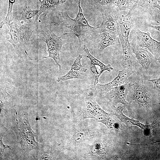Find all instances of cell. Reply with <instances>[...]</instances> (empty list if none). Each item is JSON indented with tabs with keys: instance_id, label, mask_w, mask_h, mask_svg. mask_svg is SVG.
I'll list each match as a JSON object with an SVG mask.
<instances>
[{
	"instance_id": "obj_6",
	"label": "cell",
	"mask_w": 160,
	"mask_h": 160,
	"mask_svg": "<svg viewBox=\"0 0 160 160\" xmlns=\"http://www.w3.org/2000/svg\"><path fill=\"white\" fill-rule=\"evenodd\" d=\"M134 73L132 69L123 68L119 71L117 76L110 82L103 84L97 83L95 85H93L90 89L100 94L106 93L114 87L124 84Z\"/></svg>"
},
{
	"instance_id": "obj_29",
	"label": "cell",
	"mask_w": 160,
	"mask_h": 160,
	"mask_svg": "<svg viewBox=\"0 0 160 160\" xmlns=\"http://www.w3.org/2000/svg\"><path fill=\"white\" fill-rule=\"evenodd\" d=\"M160 140H158L157 141H156L154 142H152V143H142V144H135V145H147L149 144H154V143H160Z\"/></svg>"
},
{
	"instance_id": "obj_15",
	"label": "cell",
	"mask_w": 160,
	"mask_h": 160,
	"mask_svg": "<svg viewBox=\"0 0 160 160\" xmlns=\"http://www.w3.org/2000/svg\"><path fill=\"white\" fill-rule=\"evenodd\" d=\"M95 38L97 39V48L100 52L109 46L120 43L118 36L108 32L99 33Z\"/></svg>"
},
{
	"instance_id": "obj_31",
	"label": "cell",
	"mask_w": 160,
	"mask_h": 160,
	"mask_svg": "<svg viewBox=\"0 0 160 160\" xmlns=\"http://www.w3.org/2000/svg\"><path fill=\"white\" fill-rule=\"evenodd\" d=\"M158 2L159 5L160 6V0H158Z\"/></svg>"
},
{
	"instance_id": "obj_30",
	"label": "cell",
	"mask_w": 160,
	"mask_h": 160,
	"mask_svg": "<svg viewBox=\"0 0 160 160\" xmlns=\"http://www.w3.org/2000/svg\"><path fill=\"white\" fill-rule=\"evenodd\" d=\"M158 61V62L160 63V56L157 58L156 59Z\"/></svg>"
},
{
	"instance_id": "obj_24",
	"label": "cell",
	"mask_w": 160,
	"mask_h": 160,
	"mask_svg": "<svg viewBox=\"0 0 160 160\" xmlns=\"http://www.w3.org/2000/svg\"><path fill=\"white\" fill-rule=\"evenodd\" d=\"M116 0H97V7L115 5ZM116 6V5H115Z\"/></svg>"
},
{
	"instance_id": "obj_28",
	"label": "cell",
	"mask_w": 160,
	"mask_h": 160,
	"mask_svg": "<svg viewBox=\"0 0 160 160\" xmlns=\"http://www.w3.org/2000/svg\"><path fill=\"white\" fill-rule=\"evenodd\" d=\"M146 25L150 28L155 29L160 32V25L159 26H153L150 24H147Z\"/></svg>"
},
{
	"instance_id": "obj_18",
	"label": "cell",
	"mask_w": 160,
	"mask_h": 160,
	"mask_svg": "<svg viewBox=\"0 0 160 160\" xmlns=\"http://www.w3.org/2000/svg\"><path fill=\"white\" fill-rule=\"evenodd\" d=\"M37 159L51 160L55 158L53 149L47 145L41 144L39 148L37 150Z\"/></svg>"
},
{
	"instance_id": "obj_9",
	"label": "cell",
	"mask_w": 160,
	"mask_h": 160,
	"mask_svg": "<svg viewBox=\"0 0 160 160\" xmlns=\"http://www.w3.org/2000/svg\"><path fill=\"white\" fill-rule=\"evenodd\" d=\"M136 34L137 45L147 48L156 59L160 56V42L153 39L148 32L145 33L137 29Z\"/></svg>"
},
{
	"instance_id": "obj_27",
	"label": "cell",
	"mask_w": 160,
	"mask_h": 160,
	"mask_svg": "<svg viewBox=\"0 0 160 160\" xmlns=\"http://www.w3.org/2000/svg\"><path fill=\"white\" fill-rule=\"evenodd\" d=\"M67 0H51L52 4L54 5L58 4L65 2Z\"/></svg>"
},
{
	"instance_id": "obj_11",
	"label": "cell",
	"mask_w": 160,
	"mask_h": 160,
	"mask_svg": "<svg viewBox=\"0 0 160 160\" xmlns=\"http://www.w3.org/2000/svg\"><path fill=\"white\" fill-rule=\"evenodd\" d=\"M83 49L87 54V57L90 61L91 70L95 78L94 85H95L98 83L100 76L104 71H110L115 70L110 64L105 65L92 55L86 45H84Z\"/></svg>"
},
{
	"instance_id": "obj_20",
	"label": "cell",
	"mask_w": 160,
	"mask_h": 160,
	"mask_svg": "<svg viewBox=\"0 0 160 160\" xmlns=\"http://www.w3.org/2000/svg\"><path fill=\"white\" fill-rule=\"evenodd\" d=\"M82 74V73L80 72L70 70L65 75L58 77L56 81L59 82L72 79H82L83 78Z\"/></svg>"
},
{
	"instance_id": "obj_14",
	"label": "cell",
	"mask_w": 160,
	"mask_h": 160,
	"mask_svg": "<svg viewBox=\"0 0 160 160\" xmlns=\"http://www.w3.org/2000/svg\"><path fill=\"white\" fill-rule=\"evenodd\" d=\"M131 47L137 62L141 65L144 70H147L152 61L153 55L150 52L138 45H134Z\"/></svg>"
},
{
	"instance_id": "obj_17",
	"label": "cell",
	"mask_w": 160,
	"mask_h": 160,
	"mask_svg": "<svg viewBox=\"0 0 160 160\" xmlns=\"http://www.w3.org/2000/svg\"><path fill=\"white\" fill-rule=\"evenodd\" d=\"M0 92L1 113L6 112L14 106L15 98L7 92L4 85H1Z\"/></svg>"
},
{
	"instance_id": "obj_12",
	"label": "cell",
	"mask_w": 160,
	"mask_h": 160,
	"mask_svg": "<svg viewBox=\"0 0 160 160\" xmlns=\"http://www.w3.org/2000/svg\"><path fill=\"white\" fill-rule=\"evenodd\" d=\"M129 86V84L127 83L115 87L109 91L108 94L111 96L113 106L120 103L126 107L129 111H130L129 103L126 100Z\"/></svg>"
},
{
	"instance_id": "obj_1",
	"label": "cell",
	"mask_w": 160,
	"mask_h": 160,
	"mask_svg": "<svg viewBox=\"0 0 160 160\" xmlns=\"http://www.w3.org/2000/svg\"><path fill=\"white\" fill-rule=\"evenodd\" d=\"M81 1L79 0V12L75 18H71L67 12H62L58 13L57 21L54 22L73 31V33H65L64 34L76 35L78 39L80 45L84 41L95 38L99 33L97 27L90 26L88 20L85 18L80 6Z\"/></svg>"
},
{
	"instance_id": "obj_13",
	"label": "cell",
	"mask_w": 160,
	"mask_h": 160,
	"mask_svg": "<svg viewBox=\"0 0 160 160\" xmlns=\"http://www.w3.org/2000/svg\"><path fill=\"white\" fill-rule=\"evenodd\" d=\"M122 48L121 65L123 68L132 69V63L135 57L133 55L129 38L119 37Z\"/></svg>"
},
{
	"instance_id": "obj_10",
	"label": "cell",
	"mask_w": 160,
	"mask_h": 160,
	"mask_svg": "<svg viewBox=\"0 0 160 160\" xmlns=\"http://www.w3.org/2000/svg\"><path fill=\"white\" fill-rule=\"evenodd\" d=\"M134 86L133 98L140 107L147 108L151 105V98L147 87L142 79L135 82Z\"/></svg>"
},
{
	"instance_id": "obj_25",
	"label": "cell",
	"mask_w": 160,
	"mask_h": 160,
	"mask_svg": "<svg viewBox=\"0 0 160 160\" xmlns=\"http://www.w3.org/2000/svg\"><path fill=\"white\" fill-rule=\"evenodd\" d=\"M3 135H0V159H1L3 156V154L4 153V150L7 148H8L12 150V149L10 147V146L8 145H5L2 142V138L3 137Z\"/></svg>"
},
{
	"instance_id": "obj_4",
	"label": "cell",
	"mask_w": 160,
	"mask_h": 160,
	"mask_svg": "<svg viewBox=\"0 0 160 160\" xmlns=\"http://www.w3.org/2000/svg\"><path fill=\"white\" fill-rule=\"evenodd\" d=\"M115 5L97 7L102 17L101 25L97 27L99 33L108 32L119 35L118 21L120 17L118 8Z\"/></svg>"
},
{
	"instance_id": "obj_5",
	"label": "cell",
	"mask_w": 160,
	"mask_h": 160,
	"mask_svg": "<svg viewBox=\"0 0 160 160\" xmlns=\"http://www.w3.org/2000/svg\"><path fill=\"white\" fill-rule=\"evenodd\" d=\"M9 25L10 29L8 33L10 36V38L7 41L12 45L15 49L28 42L32 33V31L29 28L15 21Z\"/></svg>"
},
{
	"instance_id": "obj_23",
	"label": "cell",
	"mask_w": 160,
	"mask_h": 160,
	"mask_svg": "<svg viewBox=\"0 0 160 160\" xmlns=\"http://www.w3.org/2000/svg\"><path fill=\"white\" fill-rule=\"evenodd\" d=\"M82 58V55L79 54L71 65L70 70L82 73L87 71V69L84 68L81 65V60Z\"/></svg>"
},
{
	"instance_id": "obj_19",
	"label": "cell",
	"mask_w": 160,
	"mask_h": 160,
	"mask_svg": "<svg viewBox=\"0 0 160 160\" xmlns=\"http://www.w3.org/2000/svg\"><path fill=\"white\" fill-rule=\"evenodd\" d=\"M137 0H116V6L120 11L130 10L137 5Z\"/></svg>"
},
{
	"instance_id": "obj_21",
	"label": "cell",
	"mask_w": 160,
	"mask_h": 160,
	"mask_svg": "<svg viewBox=\"0 0 160 160\" xmlns=\"http://www.w3.org/2000/svg\"><path fill=\"white\" fill-rule=\"evenodd\" d=\"M158 0H137V5L144 8L149 9L156 8L160 9V6L159 5Z\"/></svg>"
},
{
	"instance_id": "obj_16",
	"label": "cell",
	"mask_w": 160,
	"mask_h": 160,
	"mask_svg": "<svg viewBox=\"0 0 160 160\" xmlns=\"http://www.w3.org/2000/svg\"><path fill=\"white\" fill-rule=\"evenodd\" d=\"M47 9V6L45 4L39 10H32L29 7H26L21 13L22 15L21 20L27 23H36L39 15Z\"/></svg>"
},
{
	"instance_id": "obj_26",
	"label": "cell",
	"mask_w": 160,
	"mask_h": 160,
	"mask_svg": "<svg viewBox=\"0 0 160 160\" xmlns=\"http://www.w3.org/2000/svg\"><path fill=\"white\" fill-rule=\"evenodd\" d=\"M148 80L153 83L154 88L160 90V76L156 79H148Z\"/></svg>"
},
{
	"instance_id": "obj_7",
	"label": "cell",
	"mask_w": 160,
	"mask_h": 160,
	"mask_svg": "<svg viewBox=\"0 0 160 160\" xmlns=\"http://www.w3.org/2000/svg\"><path fill=\"white\" fill-rule=\"evenodd\" d=\"M124 106H113V114L116 116L121 122L125 123L127 126H136L143 130V133L146 136L151 135L152 130L156 127L155 123L153 122L148 125H145L141 123L139 120L131 119L124 115L123 111L124 108Z\"/></svg>"
},
{
	"instance_id": "obj_2",
	"label": "cell",
	"mask_w": 160,
	"mask_h": 160,
	"mask_svg": "<svg viewBox=\"0 0 160 160\" xmlns=\"http://www.w3.org/2000/svg\"><path fill=\"white\" fill-rule=\"evenodd\" d=\"M16 118L17 124L11 128L16 135L17 142L21 145L23 154L25 155L33 150H38L41 144L35 139V133L30 125L28 113L23 114L19 121Z\"/></svg>"
},
{
	"instance_id": "obj_22",
	"label": "cell",
	"mask_w": 160,
	"mask_h": 160,
	"mask_svg": "<svg viewBox=\"0 0 160 160\" xmlns=\"http://www.w3.org/2000/svg\"><path fill=\"white\" fill-rule=\"evenodd\" d=\"M15 1V0H9L7 13L5 19L1 23L0 25L1 28L4 25H9L10 23V22L13 20V18L12 15V11L13 5Z\"/></svg>"
},
{
	"instance_id": "obj_3",
	"label": "cell",
	"mask_w": 160,
	"mask_h": 160,
	"mask_svg": "<svg viewBox=\"0 0 160 160\" xmlns=\"http://www.w3.org/2000/svg\"><path fill=\"white\" fill-rule=\"evenodd\" d=\"M38 33L39 37L47 44V51L48 52L49 55L43 56L41 59L36 58L32 59V60H41L48 57L52 58L61 71V65L60 54L62 47L65 43V41L61 39L62 36H57L51 26L49 25L41 26L39 29Z\"/></svg>"
},
{
	"instance_id": "obj_8",
	"label": "cell",
	"mask_w": 160,
	"mask_h": 160,
	"mask_svg": "<svg viewBox=\"0 0 160 160\" xmlns=\"http://www.w3.org/2000/svg\"><path fill=\"white\" fill-rule=\"evenodd\" d=\"M111 114L104 111L90 97L86 98L83 111L84 118H92L100 122Z\"/></svg>"
}]
</instances>
